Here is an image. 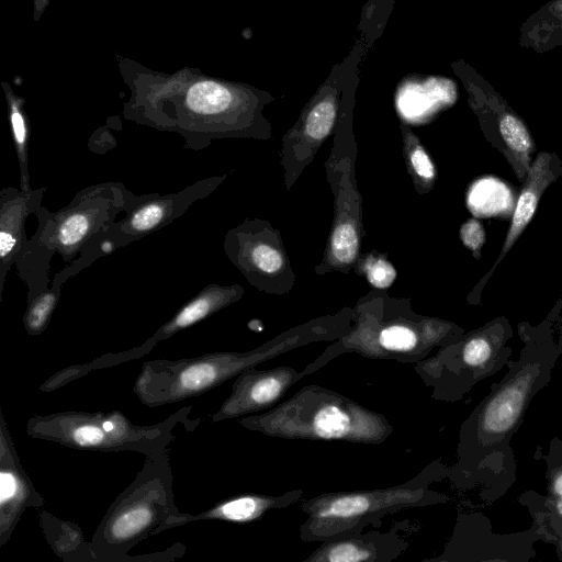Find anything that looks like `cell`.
Here are the masks:
<instances>
[{"label":"cell","mask_w":562,"mask_h":562,"mask_svg":"<svg viewBox=\"0 0 562 562\" xmlns=\"http://www.w3.org/2000/svg\"><path fill=\"white\" fill-rule=\"evenodd\" d=\"M448 465L436 460L411 480L385 488L327 492L302 502L307 518L300 527L304 542H323L362 532L387 514L447 503L449 497L429 488L448 477Z\"/></svg>","instance_id":"5b68a950"},{"label":"cell","mask_w":562,"mask_h":562,"mask_svg":"<svg viewBox=\"0 0 562 562\" xmlns=\"http://www.w3.org/2000/svg\"><path fill=\"white\" fill-rule=\"evenodd\" d=\"M217 182V178L203 179L181 191L165 195L158 193L135 195L128 190L125 216L116 223L113 222L101 233V236L112 244L114 250L137 241L171 224L194 202L206 198Z\"/></svg>","instance_id":"30bf717a"},{"label":"cell","mask_w":562,"mask_h":562,"mask_svg":"<svg viewBox=\"0 0 562 562\" xmlns=\"http://www.w3.org/2000/svg\"><path fill=\"white\" fill-rule=\"evenodd\" d=\"M46 188L23 191L13 187L0 192V301L8 271L27 239L25 221L42 207Z\"/></svg>","instance_id":"e0dca14e"},{"label":"cell","mask_w":562,"mask_h":562,"mask_svg":"<svg viewBox=\"0 0 562 562\" xmlns=\"http://www.w3.org/2000/svg\"><path fill=\"white\" fill-rule=\"evenodd\" d=\"M460 237L464 246L479 256L480 250L485 243V231L483 225L473 218L467 221L461 226Z\"/></svg>","instance_id":"4dcf8cb0"},{"label":"cell","mask_w":562,"mask_h":562,"mask_svg":"<svg viewBox=\"0 0 562 562\" xmlns=\"http://www.w3.org/2000/svg\"><path fill=\"white\" fill-rule=\"evenodd\" d=\"M231 92L214 81H200L193 85L186 97V106L198 116L217 115L228 109Z\"/></svg>","instance_id":"cb8c5ba5"},{"label":"cell","mask_w":562,"mask_h":562,"mask_svg":"<svg viewBox=\"0 0 562 562\" xmlns=\"http://www.w3.org/2000/svg\"><path fill=\"white\" fill-rule=\"evenodd\" d=\"M303 376L290 366L249 368L236 376L231 394L211 419L216 423L270 409Z\"/></svg>","instance_id":"7c38bea8"},{"label":"cell","mask_w":562,"mask_h":562,"mask_svg":"<svg viewBox=\"0 0 562 562\" xmlns=\"http://www.w3.org/2000/svg\"><path fill=\"white\" fill-rule=\"evenodd\" d=\"M38 520L52 549L64 561H92L89 543L85 542L78 525L59 520L42 508Z\"/></svg>","instance_id":"603a6c76"},{"label":"cell","mask_w":562,"mask_h":562,"mask_svg":"<svg viewBox=\"0 0 562 562\" xmlns=\"http://www.w3.org/2000/svg\"><path fill=\"white\" fill-rule=\"evenodd\" d=\"M541 459L547 465V494L562 496V439L553 436L549 443V450Z\"/></svg>","instance_id":"4316f807"},{"label":"cell","mask_w":562,"mask_h":562,"mask_svg":"<svg viewBox=\"0 0 562 562\" xmlns=\"http://www.w3.org/2000/svg\"><path fill=\"white\" fill-rule=\"evenodd\" d=\"M331 338L327 329H310L280 336L249 351H215L193 358L145 361L133 390L148 407L177 403L202 395L243 371L304 344Z\"/></svg>","instance_id":"8992f818"},{"label":"cell","mask_w":562,"mask_h":562,"mask_svg":"<svg viewBox=\"0 0 562 562\" xmlns=\"http://www.w3.org/2000/svg\"><path fill=\"white\" fill-rule=\"evenodd\" d=\"M44 498L24 471L9 427L0 408V546L12 532L27 508L41 509Z\"/></svg>","instance_id":"4fadbf2b"},{"label":"cell","mask_w":562,"mask_h":562,"mask_svg":"<svg viewBox=\"0 0 562 562\" xmlns=\"http://www.w3.org/2000/svg\"><path fill=\"white\" fill-rule=\"evenodd\" d=\"M9 119L20 169V189L31 191L29 172V126L26 117L20 108V103L15 100L10 102Z\"/></svg>","instance_id":"484cf974"},{"label":"cell","mask_w":562,"mask_h":562,"mask_svg":"<svg viewBox=\"0 0 562 562\" xmlns=\"http://www.w3.org/2000/svg\"><path fill=\"white\" fill-rule=\"evenodd\" d=\"M462 336L461 330L450 325H426L414 327L405 323H391L371 330L346 336L330 345L301 372L312 374L335 358L357 352L374 360H394L416 363L428 357L435 347L446 346Z\"/></svg>","instance_id":"9c48e42d"},{"label":"cell","mask_w":562,"mask_h":562,"mask_svg":"<svg viewBox=\"0 0 562 562\" xmlns=\"http://www.w3.org/2000/svg\"><path fill=\"white\" fill-rule=\"evenodd\" d=\"M539 540L533 525L528 530L501 536L488 527L480 540L454 530L442 554L434 560L526 562L536 555L533 543Z\"/></svg>","instance_id":"5bb4252c"},{"label":"cell","mask_w":562,"mask_h":562,"mask_svg":"<svg viewBox=\"0 0 562 562\" xmlns=\"http://www.w3.org/2000/svg\"><path fill=\"white\" fill-rule=\"evenodd\" d=\"M561 173V161L555 154L540 151L536 156L518 194L512 215L510 226L501 248V254L491 271L487 273V278L493 273L495 267L509 252L514 244L522 234L524 229L530 223L542 193Z\"/></svg>","instance_id":"ac0fdd59"},{"label":"cell","mask_w":562,"mask_h":562,"mask_svg":"<svg viewBox=\"0 0 562 562\" xmlns=\"http://www.w3.org/2000/svg\"><path fill=\"white\" fill-rule=\"evenodd\" d=\"M128 190L120 182H104L80 190L63 209L42 206L35 214L36 232L24 241L15 259L19 277L27 288L26 300L48 289L55 254L74 261L120 212H125Z\"/></svg>","instance_id":"3957f363"},{"label":"cell","mask_w":562,"mask_h":562,"mask_svg":"<svg viewBox=\"0 0 562 562\" xmlns=\"http://www.w3.org/2000/svg\"><path fill=\"white\" fill-rule=\"evenodd\" d=\"M251 260L257 268L267 273L278 271L283 262L281 255L265 244L257 245L251 250Z\"/></svg>","instance_id":"f546056e"},{"label":"cell","mask_w":562,"mask_h":562,"mask_svg":"<svg viewBox=\"0 0 562 562\" xmlns=\"http://www.w3.org/2000/svg\"><path fill=\"white\" fill-rule=\"evenodd\" d=\"M518 45L538 54L562 46V0H549L521 23Z\"/></svg>","instance_id":"ffe728a7"},{"label":"cell","mask_w":562,"mask_h":562,"mask_svg":"<svg viewBox=\"0 0 562 562\" xmlns=\"http://www.w3.org/2000/svg\"><path fill=\"white\" fill-rule=\"evenodd\" d=\"M303 496L304 491L302 488L288 491L279 495L261 493L236 495L223 499L196 515L179 512L155 529L151 536L200 520H223L238 524L252 522L261 519L270 510L283 509L297 503Z\"/></svg>","instance_id":"9a60e30c"},{"label":"cell","mask_w":562,"mask_h":562,"mask_svg":"<svg viewBox=\"0 0 562 562\" xmlns=\"http://www.w3.org/2000/svg\"><path fill=\"white\" fill-rule=\"evenodd\" d=\"M370 283L376 288H387L395 279L394 268L384 260L373 261L367 269Z\"/></svg>","instance_id":"1f68e13d"},{"label":"cell","mask_w":562,"mask_h":562,"mask_svg":"<svg viewBox=\"0 0 562 562\" xmlns=\"http://www.w3.org/2000/svg\"><path fill=\"white\" fill-rule=\"evenodd\" d=\"M517 501L528 509L540 540L553 544L562 562V496L526 491Z\"/></svg>","instance_id":"44dd1931"},{"label":"cell","mask_w":562,"mask_h":562,"mask_svg":"<svg viewBox=\"0 0 562 562\" xmlns=\"http://www.w3.org/2000/svg\"><path fill=\"white\" fill-rule=\"evenodd\" d=\"M191 407H182L154 425H134L122 412L66 411L35 415L26 423L32 438L72 449L101 452L136 451L145 457L165 449L175 429L188 419Z\"/></svg>","instance_id":"52a82bcc"},{"label":"cell","mask_w":562,"mask_h":562,"mask_svg":"<svg viewBox=\"0 0 562 562\" xmlns=\"http://www.w3.org/2000/svg\"><path fill=\"white\" fill-rule=\"evenodd\" d=\"M525 345L509 361L504 378L492 385L460 427L457 461L448 480L461 492H476L492 504L503 497L517 480V462L510 441L524 422L532 398L552 379L562 355L561 346L542 329L525 326Z\"/></svg>","instance_id":"6da1fadb"},{"label":"cell","mask_w":562,"mask_h":562,"mask_svg":"<svg viewBox=\"0 0 562 562\" xmlns=\"http://www.w3.org/2000/svg\"><path fill=\"white\" fill-rule=\"evenodd\" d=\"M180 510L172 493L168 449L146 456L132 483L112 502L98 525L89 547L97 562L175 561L186 552L177 543L162 552L130 557L127 552Z\"/></svg>","instance_id":"7a4b0ae2"},{"label":"cell","mask_w":562,"mask_h":562,"mask_svg":"<svg viewBox=\"0 0 562 562\" xmlns=\"http://www.w3.org/2000/svg\"><path fill=\"white\" fill-rule=\"evenodd\" d=\"M512 336L509 322L495 318L414 363V370L431 387L434 400L457 402L480 381L508 366L512 349L507 341Z\"/></svg>","instance_id":"ba28073f"},{"label":"cell","mask_w":562,"mask_h":562,"mask_svg":"<svg viewBox=\"0 0 562 562\" xmlns=\"http://www.w3.org/2000/svg\"><path fill=\"white\" fill-rule=\"evenodd\" d=\"M331 250L335 258L344 263L355 259L358 250V237L351 224H341L336 227L331 237Z\"/></svg>","instance_id":"83f0119b"},{"label":"cell","mask_w":562,"mask_h":562,"mask_svg":"<svg viewBox=\"0 0 562 562\" xmlns=\"http://www.w3.org/2000/svg\"><path fill=\"white\" fill-rule=\"evenodd\" d=\"M63 285L64 283L53 279L52 288L26 300L23 325L29 335H40L47 328L60 299Z\"/></svg>","instance_id":"d4e9b609"},{"label":"cell","mask_w":562,"mask_h":562,"mask_svg":"<svg viewBox=\"0 0 562 562\" xmlns=\"http://www.w3.org/2000/svg\"><path fill=\"white\" fill-rule=\"evenodd\" d=\"M408 541L396 531H369L321 542L305 562H391L408 548Z\"/></svg>","instance_id":"2e32d148"},{"label":"cell","mask_w":562,"mask_h":562,"mask_svg":"<svg viewBox=\"0 0 562 562\" xmlns=\"http://www.w3.org/2000/svg\"><path fill=\"white\" fill-rule=\"evenodd\" d=\"M470 75L472 102L487 139L506 157L518 180L524 181L535 151L528 126L488 81L475 71Z\"/></svg>","instance_id":"8fae6325"},{"label":"cell","mask_w":562,"mask_h":562,"mask_svg":"<svg viewBox=\"0 0 562 562\" xmlns=\"http://www.w3.org/2000/svg\"><path fill=\"white\" fill-rule=\"evenodd\" d=\"M516 201L512 188L494 177L476 180L468 192V207L477 217H508Z\"/></svg>","instance_id":"7402d4cb"},{"label":"cell","mask_w":562,"mask_h":562,"mask_svg":"<svg viewBox=\"0 0 562 562\" xmlns=\"http://www.w3.org/2000/svg\"><path fill=\"white\" fill-rule=\"evenodd\" d=\"M335 115L336 110L331 102H321L307 116L306 133L315 139L325 137L333 126Z\"/></svg>","instance_id":"f1b7e54d"},{"label":"cell","mask_w":562,"mask_h":562,"mask_svg":"<svg viewBox=\"0 0 562 562\" xmlns=\"http://www.w3.org/2000/svg\"><path fill=\"white\" fill-rule=\"evenodd\" d=\"M412 165L418 176L425 179H431L435 169L428 155L423 149H415L411 157Z\"/></svg>","instance_id":"d6a6232c"},{"label":"cell","mask_w":562,"mask_h":562,"mask_svg":"<svg viewBox=\"0 0 562 562\" xmlns=\"http://www.w3.org/2000/svg\"><path fill=\"white\" fill-rule=\"evenodd\" d=\"M234 294V291L227 288L209 284L182 305L178 312L161 325L143 345L133 348L136 359L149 353L158 342L213 315L218 310L226 306Z\"/></svg>","instance_id":"d6986e66"},{"label":"cell","mask_w":562,"mask_h":562,"mask_svg":"<svg viewBox=\"0 0 562 562\" xmlns=\"http://www.w3.org/2000/svg\"><path fill=\"white\" fill-rule=\"evenodd\" d=\"M238 423L274 438L363 445H380L393 432L384 415L316 384L303 386L267 412L244 416Z\"/></svg>","instance_id":"277c9868"}]
</instances>
